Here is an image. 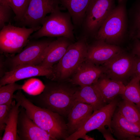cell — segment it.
<instances>
[{
  "label": "cell",
  "mask_w": 140,
  "mask_h": 140,
  "mask_svg": "<svg viewBox=\"0 0 140 140\" xmlns=\"http://www.w3.org/2000/svg\"><path fill=\"white\" fill-rule=\"evenodd\" d=\"M75 86L65 81L51 82L45 86L41 93L29 99L38 106L67 117L75 103L78 88Z\"/></svg>",
  "instance_id": "cell-1"
},
{
  "label": "cell",
  "mask_w": 140,
  "mask_h": 140,
  "mask_svg": "<svg viewBox=\"0 0 140 140\" xmlns=\"http://www.w3.org/2000/svg\"><path fill=\"white\" fill-rule=\"evenodd\" d=\"M28 116L40 128L57 140H65L69 135L63 116L46 108L38 106L26 98L20 90L14 94Z\"/></svg>",
  "instance_id": "cell-2"
},
{
  "label": "cell",
  "mask_w": 140,
  "mask_h": 140,
  "mask_svg": "<svg viewBox=\"0 0 140 140\" xmlns=\"http://www.w3.org/2000/svg\"><path fill=\"white\" fill-rule=\"evenodd\" d=\"M127 1H118L117 5L104 21L95 35L97 40L118 45L127 34L128 35Z\"/></svg>",
  "instance_id": "cell-3"
},
{
  "label": "cell",
  "mask_w": 140,
  "mask_h": 140,
  "mask_svg": "<svg viewBox=\"0 0 140 140\" xmlns=\"http://www.w3.org/2000/svg\"><path fill=\"white\" fill-rule=\"evenodd\" d=\"M88 46L85 37L69 45L64 55L54 68V80L66 81L75 73L85 60Z\"/></svg>",
  "instance_id": "cell-4"
},
{
  "label": "cell",
  "mask_w": 140,
  "mask_h": 140,
  "mask_svg": "<svg viewBox=\"0 0 140 140\" xmlns=\"http://www.w3.org/2000/svg\"><path fill=\"white\" fill-rule=\"evenodd\" d=\"M71 17L68 12L55 11L47 16L40 29L29 38L38 39L44 37H64L71 40L74 39V26Z\"/></svg>",
  "instance_id": "cell-5"
},
{
  "label": "cell",
  "mask_w": 140,
  "mask_h": 140,
  "mask_svg": "<svg viewBox=\"0 0 140 140\" xmlns=\"http://www.w3.org/2000/svg\"><path fill=\"white\" fill-rule=\"evenodd\" d=\"M41 27L32 28L17 27L9 23L1 30V50L10 53L20 51L27 45L31 34L39 30Z\"/></svg>",
  "instance_id": "cell-6"
},
{
  "label": "cell",
  "mask_w": 140,
  "mask_h": 140,
  "mask_svg": "<svg viewBox=\"0 0 140 140\" xmlns=\"http://www.w3.org/2000/svg\"><path fill=\"white\" fill-rule=\"evenodd\" d=\"M100 109L94 111L82 126L69 135L65 140H77L81 138L88 132L108 126L112 131L111 123L114 114L121 99L119 96Z\"/></svg>",
  "instance_id": "cell-7"
},
{
  "label": "cell",
  "mask_w": 140,
  "mask_h": 140,
  "mask_svg": "<svg viewBox=\"0 0 140 140\" xmlns=\"http://www.w3.org/2000/svg\"><path fill=\"white\" fill-rule=\"evenodd\" d=\"M134 60L135 55L123 51L101 66L107 77L126 85L131 78Z\"/></svg>",
  "instance_id": "cell-8"
},
{
  "label": "cell",
  "mask_w": 140,
  "mask_h": 140,
  "mask_svg": "<svg viewBox=\"0 0 140 140\" xmlns=\"http://www.w3.org/2000/svg\"><path fill=\"white\" fill-rule=\"evenodd\" d=\"M115 0H91L82 24L85 32L95 35L101 25L116 6Z\"/></svg>",
  "instance_id": "cell-9"
},
{
  "label": "cell",
  "mask_w": 140,
  "mask_h": 140,
  "mask_svg": "<svg viewBox=\"0 0 140 140\" xmlns=\"http://www.w3.org/2000/svg\"><path fill=\"white\" fill-rule=\"evenodd\" d=\"M59 5L58 0H31L19 24L29 28L41 27L47 14L61 10Z\"/></svg>",
  "instance_id": "cell-10"
},
{
  "label": "cell",
  "mask_w": 140,
  "mask_h": 140,
  "mask_svg": "<svg viewBox=\"0 0 140 140\" xmlns=\"http://www.w3.org/2000/svg\"><path fill=\"white\" fill-rule=\"evenodd\" d=\"M51 41L34 40L28 42L27 46L11 60L12 69L26 65H39L45 56L46 49Z\"/></svg>",
  "instance_id": "cell-11"
},
{
  "label": "cell",
  "mask_w": 140,
  "mask_h": 140,
  "mask_svg": "<svg viewBox=\"0 0 140 140\" xmlns=\"http://www.w3.org/2000/svg\"><path fill=\"white\" fill-rule=\"evenodd\" d=\"M39 76H46L54 80L55 76L54 68H47L39 65H26L17 67L5 73L0 79V86L21 80Z\"/></svg>",
  "instance_id": "cell-12"
},
{
  "label": "cell",
  "mask_w": 140,
  "mask_h": 140,
  "mask_svg": "<svg viewBox=\"0 0 140 140\" xmlns=\"http://www.w3.org/2000/svg\"><path fill=\"white\" fill-rule=\"evenodd\" d=\"M17 133L19 140H57L37 125L22 107L18 115Z\"/></svg>",
  "instance_id": "cell-13"
},
{
  "label": "cell",
  "mask_w": 140,
  "mask_h": 140,
  "mask_svg": "<svg viewBox=\"0 0 140 140\" xmlns=\"http://www.w3.org/2000/svg\"><path fill=\"white\" fill-rule=\"evenodd\" d=\"M123 51L118 45L97 40L88 45L85 61L101 65Z\"/></svg>",
  "instance_id": "cell-14"
},
{
  "label": "cell",
  "mask_w": 140,
  "mask_h": 140,
  "mask_svg": "<svg viewBox=\"0 0 140 140\" xmlns=\"http://www.w3.org/2000/svg\"><path fill=\"white\" fill-rule=\"evenodd\" d=\"M104 74L102 66L96 65L85 60L72 75L69 82L79 86L92 85Z\"/></svg>",
  "instance_id": "cell-15"
},
{
  "label": "cell",
  "mask_w": 140,
  "mask_h": 140,
  "mask_svg": "<svg viewBox=\"0 0 140 140\" xmlns=\"http://www.w3.org/2000/svg\"><path fill=\"white\" fill-rule=\"evenodd\" d=\"M94 111L92 106L87 104L75 102L68 113L67 123L69 136L79 130Z\"/></svg>",
  "instance_id": "cell-16"
},
{
  "label": "cell",
  "mask_w": 140,
  "mask_h": 140,
  "mask_svg": "<svg viewBox=\"0 0 140 140\" xmlns=\"http://www.w3.org/2000/svg\"><path fill=\"white\" fill-rule=\"evenodd\" d=\"M110 125L113 134L118 140H128L133 136L140 137V125L127 120L116 109Z\"/></svg>",
  "instance_id": "cell-17"
},
{
  "label": "cell",
  "mask_w": 140,
  "mask_h": 140,
  "mask_svg": "<svg viewBox=\"0 0 140 140\" xmlns=\"http://www.w3.org/2000/svg\"><path fill=\"white\" fill-rule=\"evenodd\" d=\"M71 40L62 37L51 41L46 49L43 61L39 65L47 68H53V65L64 55L68 46L72 43Z\"/></svg>",
  "instance_id": "cell-18"
},
{
  "label": "cell",
  "mask_w": 140,
  "mask_h": 140,
  "mask_svg": "<svg viewBox=\"0 0 140 140\" xmlns=\"http://www.w3.org/2000/svg\"><path fill=\"white\" fill-rule=\"evenodd\" d=\"M94 84L106 104L122 94L125 86L121 82L110 79L104 74Z\"/></svg>",
  "instance_id": "cell-19"
},
{
  "label": "cell",
  "mask_w": 140,
  "mask_h": 140,
  "mask_svg": "<svg viewBox=\"0 0 140 140\" xmlns=\"http://www.w3.org/2000/svg\"><path fill=\"white\" fill-rule=\"evenodd\" d=\"M74 97L75 102H80L89 104L93 107L94 111L107 104L94 84L79 86L75 92Z\"/></svg>",
  "instance_id": "cell-20"
},
{
  "label": "cell",
  "mask_w": 140,
  "mask_h": 140,
  "mask_svg": "<svg viewBox=\"0 0 140 140\" xmlns=\"http://www.w3.org/2000/svg\"><path fill=\"white\" fill-rule=\"evenodd\" d=\"M60 4L67 10L73 24L82 25L87 7L91 0H58Z\"/></svg>",
  "instance_id": "cell-21"
},
{
  "label": "cell",
  "mask_w": 140,
  "mask_h": 140,
  "mask_svg": "<svg viewBox=\"0 0 140 140\" xmlns=\"http://www.w3.org/2000/svg\"><path fill=\"white\" fill-rule=\"evenodd\" d=\"M20 103L14 99L12 101L9 117L1 140H19L17 133Z\"/></svg>",
  "instance_id": "cell-22"
},
{
  "label": "cell",
  "mask_w": 140,
  "mask_h": 140,
  "mask_svg": "<svg viewBox=\"0 0 140 140\" xmlns=\"http://www.w3.org/2000/svg\"><path fill=\"white\" fill-rule=\"evenodd\" d=\"M116 110L129 121L140 125V110L134 103L121 98Z\"/></svg>",
  "instance_id": "cell-23"
},
{
  "label": "cell",
  "mask_w": 140,
  "mask_h": 140,
  "mask_svg": "<svg viewBox=\"0 0 140 140\" xmlns=\"http://www.w3.org/2000/svg\"><path fill=\"white\" fill-rule=\"evenodd\" d=\"M128 35L132 39L140 31V0H135L129 11Z\"/></svg>",
  "instance_id": "cell-24"
},
{
  "label": "cell",
  "mask_w": 140,
  "mask_h": 140,
  "mask_svg": "<svg viewBox=\"0 0 140 140\" xmlns=\"http://www.w3.org/2000/svg\"><path fill=\"white\" fill-rule=\"evenodd\" d=\"M121 98L132 102L140 110V78L133 77L125 85Z\"/></svg>",
  "instance_id": "cell-25"
},
{
  "label": "cell",
  "mask_w": 140,
  "mask_h": 140,
  "mask_svg": "<svg viewBox=\"0 0 140 140\" xmlns=\"http://www.w3.org/2000/svg\"><path fill=\"white\" fill-rule=\"evenodd\" d=\"M23 85L13 82L0 86V104L11 105L14 93L23 89Z\"/></svg>",
  "instance_id": "cell-26"
},
{
  "label": "cell",
  "mask_w": 140,
  "mask_h": 140,
  "mask_svg": "<svg viewBox=\"0 0 140 140\" xmlns=\"http://www.w3.org/2000/svg\"><path fill=\"white\" fill-rule=\"evenodd\" d=\"M31 0H8L9 5L13 12L14 19L17 22H20L23 17Z\"/></svg>",
  "instance_id": "cell-27"
},
{
  "label": "cell",
  "mask_w": 140,
  "mask_h": 140,
  "mask_svg": "<svg viewBox=\"0 0 140 140\" xmlns=\"http://www.w3.org/2000/svg\"><path fill=\"white\" fill-rule=\"evenodd\" d=\"M11 104H0V130H4Z\"/></svg>",
  "instance_id": "cell-28"
},
{
  "label": "cell",
  "mask_w": 140,
  "mask_h": 140,
  "mask_svg": "<svg viewBox=\"0 0 140 140\" xmlns=\"http://www.w3.org/2000/svg\"><path fill=\"white\" fill-rule=\"evenodd\" d=\"M12 10L9 5H0V29L1 30L9 22Z\"/></svg>",
  "instance_id": "cell-29"
},
{
  "label": "cell",
  "mask_w": 140,
  "mask_h": 140,
  "mask_svg": "<svg viewBox=\"0 0 140 140\" xmlns=\"http://www.w3.org/2000/svg\"><path fill=\"white\" fill-rule=\"evenodd\" d=\"M133 77L140 78V56L135 55L134 67L131 78Z\"/></svg>",
  "instance_id": "cell-30"
},
{
  "label": "cell",
  "mask_w": 140,
  "mask_h": 140,
  "mask_svg": "<svg viewBox=\"0 0 140 140\" xmlns=\"http://www.w3.org/2000/svg\"><path fill=\"white\" fill-rule=\"evenodd\" d=\"M97 130L102 133L106 140H117L113 137L112 134H113L112 131L110 129L108 128V129H106L104 127L99 128Z\"/></svg>",
  "instance_id": "cell-31"
},
{
  "label": "cell",
  "mask_w": 140,
  "mask_h": 140,
  "mask_svg": "<svg viewBox=\"0 0 140 140\" xmlns=\"http://www.w3.org/2000/svg\"><path fill=\"white\" fill-rule=\"evenodd\" d=\"M132 40L131 52L135 55L140 56V40L136 38Z\"/></svg>",
  "instance_id": "cell-32"
},
{
  "label": "cell",
  "mask_w": 140,
  "mask_h": 140,
  "mask_svg": "<svg viewBox=\"0 0 140 140\" xmlns=\"http://www.w3.org/2000/svg\"><path fill=\"white\" fill-rule=\"evenodd\" d=\"M82 139L85 140H94L95 139L93 137L90 136L86 134L84 135L82 138Z\"/></svg>",
  "instance_id": "cell-33"
},
{
  "label": "cell",
  "mask_w": 140,
  "mask_h": 140,
  "mask_svg": "<svg viewBox=\"0 0 140 140\" xmlns=\"http://www.w3.org/2000/svg\"><path fill=\"white\" fill-rule=\"evenodd\" d=\"M0 5H9L8 0H0Z\"/></svg>",
  "instance_id": "cell-34"
},
{
  "label": "cell",
  "mask_w": 140,
  "mask_h": 140,
  "mask_svg": "<svg viewBox=\"0 0 140 140\" xmlns=\"http://www.w3.org/2000/svg\"><path fill=\"white\" fill-rule=\"evenodd\" d=\"M134 38H136L140 40V31L137 33Z\"/></svg>",
  "instance_id": "cell-35"
},
{
  "label": "cell",
  "mask_w": 140,
  "mask_h": 140,
  "mask_svg": "<svg viewBox=\"0 0 140 140\" xmlns=\"http://www.w3.org/2000/svg\"><path fill=\"white\" fill-rule=\"evenodd\" d=\"M118 0V1H119L122 0Z\"/></svg>",
  "instance_id": "cell-36"
}]
</instances>
